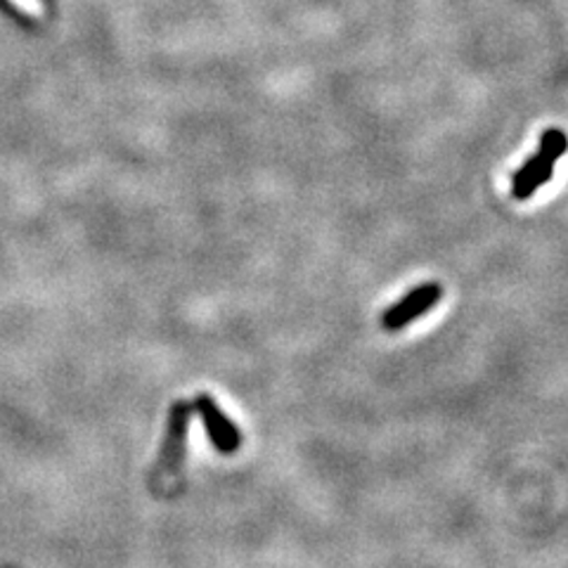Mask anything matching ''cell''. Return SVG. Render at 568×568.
<instances>
[{
	"label": "cell",
	"mask_w": 568,
	"mask_h": 568,
	"mask_svg": "<svg viewBox=\"0 0 568 568\" xmlns=\"http://www.w3.org/2000/svg\"><path fill=\"white\" fill-rule=\"evenodd\" d=\"M190 413L192 407L190 403H175L171 407V417H169V432L162 455H159V462L154 467V484L162 481V478H175L181 474L183 467V457H185V440H187V424H190Z\"/></svg>",
	"instance_id": "obj_1"
},
{
	"label": "cell",
	"mask_w": 568,
	"mask_h": 568,
	"mask_svg": "<svg viewBox=\"0 0 568 568\" xmlns=\"http://www.w3.org/2000/svg\"><path fill=\"white\" fill-rule=\"evenodd\" d=\"M443 296V287L438 282H424L417 290H413L407 296H403L398 304L390 306L382 315V325L388 332H398L407 327L413 320L422 317L424 313H429Z\"/></svg>",
	"instance_id": "obj_2"
},
{
	"label": "cell",
	"mask_w": 568,
	"mask_h": 568,
	"mask_svg": "<svg viewBox=\"0 0 568 568\" xmlns=\"http://www.w3.org/2000/svg\"><path fill=\"white\" fill-rule=\"evenodd\" d=\"M194 407H197L204 424H206V432H209V438H211L213 446H216L221 453H227V455L235 453L240 448V443H242L240 429L219 410V405L213 403V398L211 396H200L197 403H194Z\"/></svg>",
	"instance_id": "obj_3"
},
{
	"label": "cell",
	"mask_w": 568,
	"mask_h": 568,
	"mask_svg": "<svg viewBox=\"0 0 568 568\" xmlns=\"http://www.w3.org/2000/svg\"><path fill=\"white\" fill-rule=\"evenodd\" d=\"M555 166L557 162L545 156L542 152L532 154L528 162H524V166L514 173L511 178V194L517 200H530L547 181H552L555 175Z\"/></svg>",
	"instance_id": "obj_4"
},
{
	"label": "cell",
	"mask_w": 568,
	"mask_h": 568,
	"mask_svg": "<svg viewBox=\"0 0 568 568\" xmlns=\"http://www.w3.org/2000/svg\"><path fill=\"white\" fill-rule=\"evenodd\" d=\"M538 152H542L545 156L552 159V162H559V159L568 152V135L561 129H547V131H542Z\"/></svg>",
	"instance_id": "obj_5"
},
{
	"label": "cell",
	"mask_w": 568,
	"mask_h": 568,
	"mask_svg": "<svg viewBox=\"0 0 568 568\" xmlns=\"http://www.w3.org/2000/svg\"><path fill=\"white\" fill-rule=\"evenodd\" d=\"M10 3H14L22 12H27L31 17H41L45 12L43 0H10Z\"/></svg>",
	"instance_id": "obj_6"
}]
</instances>
